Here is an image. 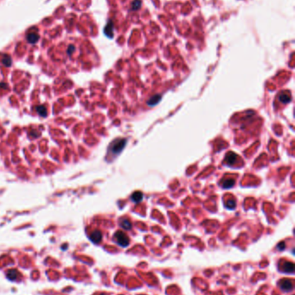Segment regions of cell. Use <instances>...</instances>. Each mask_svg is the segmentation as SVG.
<instances>
[{
    "label": "cell",
    "instance_id": "cell-20",
    "mask_svg": "<svg viewBox=\"0 0 295 295\" xmlns=\"http://www.w3.org/2000/svg\"><path fill=\"white\" fill-rule=\"evenodd\" d=\"M278 249L279 250H283L284 248H285V243L284 242H282V243H280L279 244H278Z\"/></svg>",
    "mask_w": 295,
    "mask_h": 295
},
{
    "label": "cell",
    "instance_id": "cell-9",
    "mask_svg": "<svg viewBox=\"0 0 295 295\" xmlns=\"http://www.w3.org/2000/svg\"><path fill=\"white\" fill-rule=\"evenodd\" d=\"M39 38H40V36L36 33H31V34L27 35V36H26V39H27L28 42H30L31 44H35L36 42H37Z\"/></svg>",
    "mask_w": 295,
    "mask_h": 295
},
{
    "label": "cell",
    "instance_id": "cell-11",
    "mask_svg": "<svg viewBox=\"0 0 295 295\" xmlns=\"http://www.w3.org/2000/svg\"><path fill=\"white\" fill-rule=\"evenodd\" d=\"M19 276V273L17 272V270L16 269H10L7 272V278L10 280H14V279H17V277Z\"/></svg>",
    "mask_w": 295,
    "mask_h": 295
},
{
    "label": "cell",
    "instance_id": "cell-16",
    "mask_svg": "<svg viewBox=\"0 0 295 295\" xmlns=\"http://www.w3.org/2000/svg\"><path fill=\"white\" fill-rule=\"evenodd\" d=\"M36 111L38 112V114L42 116V117H46L47 116V109L44 107V106H37L36 108Z\"/></svg>",
    "mask_w": 295,
    "mask_h": 295
},
{
    "label": "cell",
    "instance_id": "cell-19",
    "mask_svg": "<svg viewBox=\"0 0 295 295\" xmlns=\"http://www.w3.org/2000/svg\"><path fill=\"white\" fill-rule=\"evenodd\" d=\"M75 46H74V45H70V46L68 47V48H67V54H68V55H71L73 53L75 52Z\"/></svg>",
    "mask_w": 295,
    "mask_h": 295
},
{
    "label": "cell",
    "instance_id": "cell-12",
    "mask_svg": "<svg viewBox=\"0 0 295 295\" xmlns=\"http://www.w3.org/2000/svg\"><path fill=\"white\" fill-rule=\"evenodd\" d=\"M131 199L134 203H140L143 199V194L140 191H135L131 197Z\"/></svg>",
    "mask_w": 295,
    "mask_h": 295
},
{
    "label": "cell",
    "instance_id": "cell-1",
    "mask_svg": "<svg viewBox=\"0 0 295 295\" xmlns=\"http://www.w3.org/2000/svg\"><path fill=\"white\" fill-rule=\"evenodd\" d=\"M126 144V139L116 140L110 145L109 152L114 155H119V153L123 150Z\"/></svg>",
    "mask_w": 295,
    "mask_h": 295
},
{
    "label": "cell",
    "instance_id": "cell-2",
    "mask_svg": "<svg viewBox=\"0 0 295 295\" xmlns=\"http://www.w3.org/2000/svg\"><path fill=\"white\" fill-rule=\"evenodd\" d=\"M114 239L116 243L121 246L122 248H126L129 245V238L122 231H117L114 234Z\"/></svg>",
    "mask_w": 295,
    "mask_h": 295
},
{
    "label": "cell",
    "instance_id": "cell-7",
    "mask_svg": "<svg viewBox=\"0 0 295 295\" xmlns=\"http://www.w3.org/2000/svg\"><path fill=\"white\" fill-rule=\"evenodd\" d=\"M161 98H162V96H161L160 94H156V95H154V96H152V97H151L149 98V100L147 101V104L149 106H154L157 104H158L160 102Z\"/></svg>",
    "mask_w": 295,
    "mask_h": 295
},
{
    "label": "cell",
    "instance_id": "cell-8",
    "mask_svg": "<svg viewBox=\"0 0 295 295\" xmlns=\"http://www.w3.org/2000/svg\"><path fill=\"white\" fill-rule=\"evenodd\" d=\"M237 155H235V153H232V152H229L228 153V155H227V156H226V158H225V161H226V163L228 164V165H233L234 163L236 161V160H237Z\"/></svg>",
    "mask_w": 295,
    "mask_h": 295
},
{
    "label": "cell",
    "instance_id": "cell-15",
    "mask_svg": "<svg viewBox=\"0 0 295 295\" xmlns=\"http://www.w3.org/2000/svg\"><path fill=\"white\" fill-rule=\"evenodd\" d=\"M2 63L5 65V67H10L11 63H12V60L9 55H4L3 59H2Z\"/></svg>",
    "mask_w": 295,
    "mask_h": 295
},
{
    "label": "cell",
    "instance_id": "cell-13",
    "mask_svg": "<svg viewBox=\"0 0 295 295\" xmlns=\"http://www.w3.org/2000/svg\"><path fill=\"white\" fill-rule=\"evenodd\" d=\"M120 226L125 229V230H131L132 228V223L130 222L128 219H123L120 222Z\"/></svg>",
    "mask_w": 295,
    "mask_h": 295
},
{
    "label": "cell",
    "instance_id": "cell-17",
    "mask_svg": "<svg viewBox=\"0 0 295 295\" xmlns=\"http://www.w3.org/2000/svg\"><path fill=\"white\" fill-rule=\"evenodd\" d=\"M141 6V1L140 0H134L132 4V10H139Z\"/></svg>",
    "mask_w": 295,
    "mask_h": 295
},
{
    "label": "cell",
    "instance_id": "cell-22",
    "mask_svg": "<svg viewBox=\"0 0 295 295\" xmlns=\"http://www.w3.org/2000/svg\"><path fill=\"white\" fill-rule=\"evenodd\" d=\"M100 295H106V294H104V293H102V294H100Z\"/></svg>",
    "mask_w": 295,
    "mask_h": 295
},
{
    "label": "cell",
    "instance_id": "cell-18",
    "mask_svg": "<svg viewBox=\"0 0 295 295\" xmlns=\"http://www.w3.org/2000/svg\"><path fill=\"white\" fill-rule=\"evenodd\" d=\"M226 207L229 209V210H234L235 207H236V204H235V201L233 200V199H229L227 204H226Z\"/></svg>",
    "mask_w": 295,
    "mask_h": 295
},
{
    "label": "cell",
    "instance_id": "cell-21",
    "mask_svg": "<svg viewBox=\"0 0 295 295\" xmlns=\"http://www.w3.org/2000/svg\"><path fill=\"white\" fill-rule=\"evenodd\" d=\"M0 87H3V88H5V89H6V88H7V85H6L5 83H0Z\"/></svg>",
    "mask_w": 295,
    "mask_h": 295
},
{
    "label": "cell",
    "instance_id": "cell-6",
    "mask_svg": "<svg viewBox=\"0 0 295 295\" xmlns=\"http://www.w3.org/2000/svg\"><path fill=\"white\" fill-rule=\"evenodd\" d=\"M89 238H90V240H91L93 243H99L100 241H101V239H102V234H101L100 231H99V230H94V231L92 232V234L90 235Z\"/></svg>",
    "mask_w": 295,
    "mask_h": 295
},
{
    "label": "cell",
    "instance_id": "cell-5",
    "mask_svg": "<svg viewBox=\"0 0 295 295\" xmlns=\"http://www.w3.org/2000/svg\"><path fill=\"white\" fill-rule=\"evenodd\" d=\"M282 271L286 274H293L294 272V265L293 262H286L283 263L282 266Z\"/></svg>",
    "mask_w": 295,
    "mask_h": 295
},
{
    "label": "cell",
    "instance_id": "cell-3",
    "mask_svg": "<svg viewBox=\"0 0 295 295\" xmlns=\"http://www.w3.org/2000/svg\"><path fill=\"white\" fill-rule=\"evenodd\" d=\"M280 289L284 292H289L293 289V282L290 279H282L280 283Z\"/></svg>",
    "mask_w": 295,
    "mask_h": 295
},
{
    "label": "cell",
    "instance_id": "cell-14",
    "mask_svg": "<svg viewBox=\"0 0 295 295\" xmlns=\"http://www.w3.org/2000/svg\"><path fill=\"white\" fill-rule=\"evenodd\" d=\"M234 185H235V181L233 179H227L223 183V188H226V189H228V188L232 187Z\"/></svg>",
    "mask_w": 295,
    "mask_h": 295
},
{
    "label": "cell",
    "instance_id": "cell-10",
    "mask_svg": "<svg viewBox=\"0 0 295 295\" xmlns=\"http://www.w3.org/2000/svg\"><path fill=\"white\" fill-rule=\"evenodd\" d=\"M279 100H280L281 103L283 104H287L289 103L291 101V95L290 93H287V92H285V93H282L279 96Z\"/></svg>",
    "mask_w": 295,
    "mask_h": 295
},
{
    "label": "cell",
    "instance_id": "cell-4",
    "mask_svg": "<svg viewBox=\"0 0 295 295\" xmlns=\"http://www.w3.org/2000/svg\"><path fill=\"white\" fill-rule=\"evenodd\" d=\"M104 33L109 38L114 37V23H113L112 21H109L108 23H107V25L104 29Z\"/></svg>",
    "mask_w": 295,
    "mask_h": 295
}]
</instances>
